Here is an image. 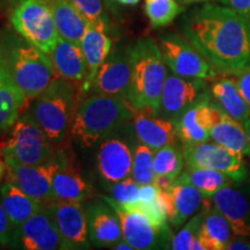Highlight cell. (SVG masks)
Wrapping results in <instances>:
<instances>
[{"mask_svg":"<svg viewBox=\"0 0 250 250\" xmlns=\"http://www.w3.org/2000/svg\"><path fill=\"white\" fill-rule=\"evenodd\" d=\"M117 1L120 2V4H122V5H130V6H132V5L138 4L140 0H117Z\"/></svg>","mask_w":250,"mask_h":250,"instance_id":"c3c4849f","label":"cell"},{"mask_svg":"<svg viewBox=\"0 0 250 250\" xmlns=\"http://www.w3.org/2000/svg\"><path fill=\"white\" fill-rule=\"evenodd\" d=\"M250 21V0H218Z\"/></svg>","mask_w":250,"mask_h":250,"instance_id":"60d3db41","label":"cell"},{"mask_svg":"<svg viewBox=\"0 0 250 250\" xmlns=\"http://www.w3.org/2000/svg\"><path fill=\"white\" fill-rule=\"evenodd\" d=\"M240 92L250 107V66H247L233 74Z\"/></svg>","mask_w":250,"mask_h":250,"instance_id":"f35d334b","label":"cell"},{"mask_svg":"<svg viewBox=\"0 0 250 250\" xmlns=\"http://www.w3.org/2000/svg\"><path fill=\"white\" fill-rule=\"evenodd\" d=\"M0 64L23 93L28 107L58 78L50 56L14 29L0 30Z\"/></svg>","mask_w":250,"mask_h":250,"instance_id":"7a4b0ae2","label":"cell"},{"mask_svg":"<svg viewBox=\"0 0 250 250\" xmlns=\"http://www.w3.org/2000/svg\"><path fill=\"white\" fill-rule=\"evenodd\" d=\"M228 250H250V243L245 241H230L228 243Z\"/></svg>","mask_w":250,"mask_h":250,"instance_id":"b9f144b4","label":"cell"},{"mask_svg":"<svg viewBox=\"0 0 250 250\" xmlns=\"http://www.w3.org/2000/svg\"><path fill=\"white\" fill-rule=\"evenodd\" d=\"M62 236V250H85L92 248L87 229L83 203L54 201L46 203Z\"/></svg>","mask_w":250,"mask_h":250,"instance_id":"4fadbf2b","label":"cell"},{"mask_svg":"<svg viewBox=\"0 0 250 250\" xmlns=\"http://www.w3.org/2000/svg\"><path fill=\"white\" fill-rule=\"evenodd\" d=\"M212 205L227 219L236 237H250V206L241 191L227 186L210 197Z\"/></svg>","mask_w":250,"mask_h":250,"instance_id":"7402d4cb","label":"cell"},{"mask_svg":"<svg viewBox=\"0 0 250 250\" xmlns=\"http://www.w3.org/2000/svg\"><path fill=\"white\" fill-rule=\"evenodd\" d=\"M186 165L182 148L177 147L176 144L167 145L154 151L153 167L155 175H167L176 180L183 171Z\"/></svg>","mask_w":250,"mask_h":250,"instance_id":"1f68e13d","label":"cell"},{"mask_svg":"<svg viewBox=\"0 0 250 250\" xmlns=\"http://www.w3.org/2000/svg\"><path fill=\"white\" fill-rule=\"evenodd\" d=\"M56 146L28 110L12 126L8 137L0 146L4 161L21 165H42L55 154Z\"/></svg>","mask_w":250,"mask_h":250,"instance_id":"8992f818","label":"cell"},{"mask_svg":"<svg viewBox=\"0 0 250 250\" xmlns=\"http://www.w3.org/2000/svg\"><path fill=\"white\" fill-rule=\"evenodd\" d=\"M175 181L192 184L206 198H210L223 188L235 183L223 171L203 167H187Z\"/></svg>","mask_w":250,"mask_h":250,"instance_id":"f546056e","label":"cell"},{"mask_svg":"<svg viewBox=\"0 0 250 250\" xmlns=\"http://www.w3.org/2000/svg\"><path fill=\"white\" fill-rule=\"evenodd\" d=\"M19 1H20V0H0V6H1V7H12V8H13Z\"/></svg>","mask_w":250,"mask_h":250,"instance_id":"ee69618b","label":"cell"},{"mask_svg":"<svg viewBox=\"0 0 250 250\" xmlns=\"http://www.w3.org/2000/svg\"><path fill=\"white\" fill-rule=\"evenodd\" d=\"M57 164V149L52 158L42 165H21L14 161H5L7 180L37 201L51 203L57 201L52 189V176Z\"/></svg>","mask_w":250,"mask_h":250,"instance_id":"7c38bea8","label":"cell"},{"mask_svg":"<svg viewBox=\"0 0 250 250\" xmlns=\"http://www.w3.org/2000/svg\"><path fill=\"white\" fill-rule=\"evenodd\" d=\"M72 2L86 19L87 22L107 33L109 29V18L103 7L102 0H72Z\"/></svg>","mask_w":250,"mask_h":250,"instance_id":"e575fe53","label":"cell"},{"mask_svg":"<svg viewBox=\"0 0 250 250\" xmlns=\"http://www.w3.org/2000/svg\"><path fill=\"white\" fill-rule=\"evenodd\" d=\"M83 94L79 85L58 77L27 108L56 146H61L70 134Z\"/></svg>","mask_w":250,"mask_h":250,"instance_id":"5b68a950","label":"cell"},{"mask_svg":"<svg viewBox=\"0 0 250 250\" xmlns=\"http://www.w3.org/2000/svg\"><path fill=\"white\" fill-rule=\"evenodd\" d=\"M7 74H6V72L4 71V68H2V66H1V64H0V85H1L2 83H4V81L7 79Z\"/></svg>","mask_w":250,"mask_h":250,"instance_id":"681fc988","label":"cell"},{"mask_svg":"<svg viewBox=\"0 0 250 250\" xmlns=\"http://www.w3.org/2000/svg\"><path fill=\"white\" fill-rule=\"evenodd\" d=\"M210 93L213 102L223 109L228 116L242 124L250 117L249 104L242 96L233 76L215 80Z\"/></svg>","mask_w":250,"mask_h":250,"instance_id":"83f0119b","label":"cell"},{"mask_svg":"<svg viewBox=\"0 0 250 250\" xmlns=\"http://www.w3.org/2000/svg\"><path fill=\"white\" fill-rule=\"evenodd\" d=\"M130 123L101 140L94 148L96 173L102 187L131 176L136 144L132 145V140L129 139L133 130Z\"/></svg>","mask_w":250,"mask_h":250,"instance_id":"ba28073f","label":"cell"},{"mask_svg":"<svg viewBox=\"0 0 250 250\" xmlns=\"http://www.w3.org/2000/svg\"><path fill=\"white\" fill-rule=\"evenodd\" d=\"M211 198L203 204V221L195 250H224L232 237V228L228 220L212 205Z\"/></svg>","mask_w":250,"mask_h":250,"instance_id":"603a6c76","label":"cell"},{"mask_svg":"<svg viewBox=\"0 0 250 250\" xmlns=\"http://www.w3.org/2000/svg\"><path fill=\"white\" fill-rule=\"evenodd\" d=\"M203 215H204V212L202 210L199 213L193 215L176 235L171 237V249L193 250V246H195V242L199 234V229H201L202 226Z\"/></svg>","mask_w":250,"mask_h":250,"instance_id":"d590c367","label":"cell"},{"mask_svg":"<svg viewBox=\"0 0 250 250\" xmlns=\"http://www.w3.org/2000/svg\"><path fill=\"white\" fill-rule=\"evenodd\" d=\"M49 56L58 77L83 88L87 78V65L80 45L59 36Z\"/></svg>","mask_w":250,"mask_h":250,"instance_id":"cb8c5ba5","label":"cell"},{"mask_svg":"<svg viewBox=\"0 0 250 250\" xmlns=\"http://www.w3.org/2000/svg\"><path fill=\"white\" fill-rule=\"evenodd\" d=\"M221 108L206 93L196 103L187 109L176 122L179 138L183 144L208 142L210 132L220 114Z\"/></svg>","mask_w":250,"mask_h":250,"instance_id":"ac0fdd59","label":"cell"},{"mask_svg":"<svg viewBox=\"0 0 250 250\" xmlns=\"http://www.w3.org/2000/svg\"><path fill=\"white\" fill-rule=\"evenodd\" d=\"M83 205L92 246L96 248H111L112 245L123 237L117 212L103 198L99 201L83 202Z\"/></svg>","mask_w":250,"mask_h":250,"instance_id":"d6986e66","label":"cell"},{"mask_svg":"<svg viewBox=\"0 0 250 250\" xmlns=\"http://www.w3.org/2000/svg\"><path fill=\"white\" fill-rule=\"evenodd\" d=\"M210 139L236 154L250 155V143L243 124L228 116L223 109L212 126Z\"/></svg>","mask_w":250,"mask_h":250,"instance_id":"f1b7e54d","label":"cell"},{"mask_svg":"<svg viewBox=\"0 0 250 250\" xmlns=\"http://www.w3.org/2000/svg\"><path fill=\"white\" fill-rule=\"evenodd\" d=\"M6 171V165L4 159H2L1 154H0V182L2 181V177H4V174Z\"/></svg>","mask_w":250,"mask_h":250,"instance_id":"f6af8a7d","label":"cell"},{"mask_svg":"<svg viewBox=\"0 0 250 250\" xmlns=\"http://www.w3.org/2000/svg\"><path fill=\"white\" fill-rule=\"evenodd\" d=\"M9 20L19 35L41 51L50 55L54 50L59 35L46 0H20Z\"/></svg>","mask_w":250,"mask_h":250,"instance_id":"52a82bcc","label":"cell"},{"mask_svg":"<svg viewBox=\"0 0 250 250\" xmlns=\"http://www.w3.org/2000/svg\"><path fill=\"white\" fill-rule=\"evenodd\" d=\"M133 107L124 100L92 94L80 103L71 127V137L83 149L98 144L132 122Z\"/></svg>","mask_w":250,"mask_h":250,"instance_id":"277c9868","label":"cell"},{"mask_svg":"<svg viewBox=\"0 0 250 250\" xmlns=\"http://www.w3.org/2000/svg\"><path fill=\"white\" fill-rule=\"evenodd\" d=\"M87 65V78L83 86V94L88 93L92 81L99 68L111 52V40L104 31L88 23L85 35L80 42Z\"/></svg>","mask_w":250,"mask_h":250,"instance_id":"d4e9b609","label":"cell"},{"mask_svg":"<svg viewBox=\"0 0 250 250\" xmlns=\"http://www.w3.org/2000/svg\"><path fill=\"white\" fill-rule=\"evenodd\" d=\"M161 201L171 226L180 227L203 208L206 197L195 186L175 181L169 190H160Z\"/></svg>","mask_w":250,"mask_h":250,"instance_id":"ffe728a7","label":"cell"},{"mask_svg":"<svg viewBox=\"0 0 250 250\" xmlns=\"http://www.w3.org/2000/svg\"><path fill=\"white\" fill-rule=\"evenodd\" d=\"M179 4L182 5H190V4H198V2H206L210 0H177Z\"/></svg>","mask_w":250,"mask_h":250,"instance_id":"bcb514c9","label":"cell"},{"mask_svg":"<svg viewBox=\"0 0 250 250\" xmlns=\"http://www.w3.org/2000/svg\"><path fill=\"white\" fill-rule=\"evenodd\" d=\"M17 229L0 203V245L13 248Z\"/></svg>","mask_w":250,"mask_h":250,"instance_id":"74e56055","label":"cell"},{"mask_svg":"<svg viewBox=\"0 0 250 250\" xmlns=\"http://www.w3.org/2000/svg\"><path fill=\"white\" fill-rule=\"evenodd\" d=\"M27 108L23 93L7 78L0 85V133L12 129L23 109Z\"/></svg>","mask_w":250,"mask_h":250,"instance_id":"4dcf8cb0","label":"cell"},{"mask_svg":"<svg viewBox=\"0 0 250 250\" xmlns=\"http://www.w3.org/2000/svg\"><path fill=\"white\" fill-rule=\"evenodd\" d=\"M159 191H160V189L155 186L154 182L148 183V184H143V186H140L139 198L137 203H138V204H144V205L151 204V203H153L156 198H158ZM134 204H136V203H134Z\"/></svg>","mask_w":250,"mask_h":250,"instance_id":"ab89813d","label":"cell"},{"mask_svg":"<svg viewBox=\"0 0 250 250\" xmlns=\"http://www.w3.org/2000/svg\"><path fill=\"white\" fill-rule=\"evenodd\" d=\"M159 46L167 67L177 76L203 80L218 78V71L186 37L174 33L161 34Z\"/></svg>","mask_w":250,"mask_h":250,"instance_id":"9c48e42d","label":"cell"},{"mask_svg":"<svg viewBox=\"0 0 250 250\" xmlns=\"http://www.w3.org/2000/svg\"><path fill=\"white\" fill-rule=\"evenodd\" d=\"M126 51L131 65L127 102L134 109L158 115L168 74L160 46L151 37H139Z\"/></svg>","mask_w":250,"mask_h":250,"instance_id":"3957f363","label":"cell"},{"mask_svg":"<svg viewBox=\"0 0 250 250\" xmlns=\"http://www.w3.org/2000/svg\"><path fill=\"white\" fill-rule=\"evenodd\" d=\"M103 188L110 192V197L117 204L126 206L138 202L140 184L137 183L131 176Z\"/></svg>","mask_w":250,"mask_h":250,"instance_id":"8d00e7d4","label":"cell"},{"mask_svg":"<svg viewBox=\"0 0 250 250\" xmlns=\"http://www.w3.org/2000/svg\"><path fill=\"white\" fill-rule=\"evenodd\" d=\"M0 203L11 219L12 224L17 228L31 215L42 210L45 205V203L28 196L8 180H6L0 187Z\"/></svg>","mask_w":250,"mask_h":250,"instance_id":"484cf974","label":"cell"},{"mask_svg":"<svg viewBox=\"0 0 250 250\" xmlns=\"http://www.w3.org/2000/svg\"><path fill=\"white\" fill-rule=\"evenodd\" d=\"M180 28L221 74L250 66V21L232 8L206 2L184 14Z\"/></svg>","mask_w":250,"mask_h":250,"instance_id":"6da1fadb","label":"cell"},{"mask_svg":"<svg viewBox=\"0 0 250 250\" xmlns=\"http://www.w3.org/2000/svg\"><path fill=\"white\" fill-rule=\"evenodd\" d=\"M208 93L205 80L197 78H184L177 74H167L161 102L156 116H161L176 123L187 109Z\"/></svg>","mask_w":250,"mask_h":250,"instance_id":"5bb4252c","label":"cell"},{"mask_svg":"<svg viewBox=\"0 0 250 250\" xmlns=\"http://www.w3.org/2000/svg\"><path fill=\"white\" fill-rule=\"evenodd\" d=\"M153 158L154 151L148 146L139 142L134 145L131 177L140 186L154 182L155 173L153 167Z\"/></svg>","mask_w":250,"mask_h":250,"instance_id":"836d02e7","label":"cell"},{"mask_svg":"<svg viewBox=\"0 0 250 250\" xmlns=\"http://www.w3.org/2000/svg\"><path fill=\"white\" fill-rule=\"evenodd\" d=\"M13 248L24 250L62 249V236L48 205L17 229Z\"/></svg>","mask_w":250,"mask_h":250,"instance_id":"e0dca14e","label":"cell"},{"mask_svg":"<svg viewBox=\"0 0 250 250\" xmlns=\"http://www.w3.org/2000/svg\"><path fill=\"white\" fill-rule=\"evenodd\" d=\"M145 12L152 28L170 24L183 9L177 0H145Z\"/></svg>","mask_w":250,"mask_h":250,"instance_id":"d6a6232c","label":"cell"},{"mask_svg":"<svg viewBox=\"0 0 250 250\" xmlns=\"http://www.w3.org/2000/svg\"><path fill=\"white\" fill-rule=\"evenodd\" d=\"M111 249H116V250H134L133 247L130 245L124 237H122L120 241H117L115 245L111 246Z\"/></svg>","mask_w":250,"mask_h":250,"instance_id":"7bdbcfd3","label":"cell"},{"mask_svg":"<svg viewBox=\"0 0 250 250\" xmlns=\"http://www.w3.org/2000/svg\"><path fill=\"white\" fill-rule=\"evenodd\" d=\"M54 17L58 35L80 45L88 22L72 0H46Z\"/></svg>","mask_w":250,"mask_h":250,"instance_id":"4316f807","label":"cell"},{"mask_svg":"<svg viewBox=\"0 0 250 250\" xmlns=\"http://www.w3.org/2000/svg\"><path fill=\"white\" fill-rule=\"evenodd\" d=\"M120 217L123 237L136 250L169 248L171 243L169 228H161L153 223L146 213L136 208H125L110 196H102Z\"/></svg>","mask_w":250,"mask_h":250,"instance_id":"30bf717a","label":"cell"},{"mask_svg":"<svg viewBox=\"0 0 250 250\" xmlns=\"http://www.w3.org/2000/svg\"><path fill=\"white\" fill-rule=\"evenodd\" d=\"M182 152L187 167L211 168L223 171L235 183L246 179L245 156L236 154L217 143L208 140L197 144H183Z\"/></svg>","mask_w":250,"mask_h":250,"instance_id":"8fae6325","label":"cell"},{"mask_svg":"<svg viewBox=\"0 0 250 250\" xmlns=\"http://www.w3.org/2000/svg\"><path fill=\"white\" fill-rule=\"evenodd\" d=\"M131 80V65L126 49L114 50L100 66L90 85L89 95L101 94L127 102ZM129 103V102H127Z\"/></svg>","mask_w":250,"mask_h":250,"instance_id":"2e32d148","label":"cell"},{"mask_svg":"<svg viewBox=\"0 0 250 250\" xmlns=\"http://www.w3.org/2000/svg\"><path fill=\"white\" fill-rule=\"evenodd\" d=\"M132 126L137 140L153 151L167 145H174L180 139L174 121L140 109L133 108Z\"/></svg>","mask_w":250,"mask_h":250,"instance_id":"44dd1931","label":"cell"},{"mask_svg":"<svg viewBox=\"0 0 250 250\" xmlns=\"http://www.w3.org/2000/svg\"><path fill=\"white\" fill-rule=\"evenodd\" d=\"M58 164L52 176V189L56 199L83 203L92 199L95 191L70 153L61 146L57 148Z\"/></svg>","mask_w":250,"mask_h":250,"instance_id":"9a60e30c","label":"cell"},{"mask_svg":"<svg viewBox=\"0 0 250 250\" xmlns=\"http://www.w3.org/2000/svg\"><path fill=\"white\" fill-rule=\"evenodd\" d=\"M243 127H245L247 138H248L249 143H250V117L248 118V120H246L245 122H243Z\"/></svg>","mask_w":250,"mask_h":250,"instance_id":"7dc6e473","label":"cell"}]
</instances>
